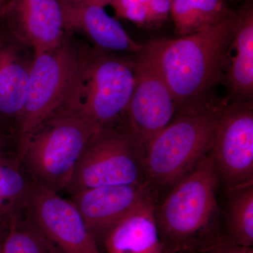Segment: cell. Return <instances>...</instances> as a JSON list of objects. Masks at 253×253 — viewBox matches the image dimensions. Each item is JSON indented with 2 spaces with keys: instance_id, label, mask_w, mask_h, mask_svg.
Listing matches in <instances>:
<instances>
[{
  "instance_id": "cell-1",
  "label": "cell",
  "mask_w": 253,
  "mask_h": 253,
  "mask_svg": "<svg viewBox=\"0 0 253 253\" xmlns=\"http://www.w3.org/2000/svg\"><path fill=\"white\" fill-rule=\"evenodd\" d=\"M219 178L210 151L156 201L158 233L169 253H206L225 241L218 202Z\"/></svg>"
},
{
  "instance_id": "cell-2",
  "label": "cell",
  "mask_w": 253,
  "mask_h": 253,
  "mask_svg": "<svg viewBox=\"0 0 253 253\" xmlns=\"http://www.w3.org/2000/svg\"><path fill=\"white\" fill-rule=\"evenodd\" d=\"M237 16L229 14L204 31L156 40L140 53L154 65L176 106L201 97L219 81Z\"/></svg>"
},
{
  "instance_id": "cell-3",
  "label": "cell",
  "mask_w": 253,
  "mask_h": 253,
  "mask_svg": "<svg viewBox=\"0 0 253 253\" xmlns=\"http://www.w3.org/2000/svg\"><path fill=\"white\" fill-rule=\"evenodd\" d=\"M226 99L203 96L181 105L150 143L144 157L146 180L159 196L187 174L212 148Z\"/></svg>"
},
{
  "instance_id": "cell-4",
  "label": "cell",
  "mask_w": 253,
  "mask_h": 253,
  "mask_svg": "<svg viewBox=\"0 0 253 253\" xmlns=\"http://www.w3.org/2000/svg\"><path fill=\"white\" fill-rule=\"evenodd\" d=\"M78 44L76 69L55 111L81 118L99 129L122 122L134 89L135 63Z\"/></svg>"
},
{
  "instance_id": "cell-5",
  "label": "cell",
  "mask_w": 253,
  "mask_h": 253,
  "mask_svg": "<svg viewBox=\"0 0 253 253\" xmlns=\"http://www.w3.org/2000/svg\"><path fill=\"white\" fill-rule=\"evenodd\" d=\"M99 130L84 120L55 111L19 146L18 163L35 184L65 191L86 145Z\"/></svg>"
},
{
  "instance_id": "cell-6",
  "label": "cell",
  "mask_w": 253,
  "mask_h": 253,
  "mask_svg": "<svg viewBox=\"0 0 253 253\" xmlns=\"http://www.w3.org/2000/svg\"><path fill=\"white\" fill-rule=\"evenodd\" d=\"M146 183L144 160L125 119L91 137L65 191L72 196L98 186Z\"/></svg>"
},
{
  "instance_id": "cell-7",
  "label": "cell",
  "mask_w": 253,
  "mask_h": 253,
  "mask_svg": "<svg viewBox=\"0 0 253 253\" xmlns=\"http://www.w3.org/2000/svg\"><path fill=\"white\" fill-rule=\"evenodd\" d=\"M78 44L71 34L54 49L34 55L27 97L16 128V151L61 104L77 62Z\"/></svg>"
},
{
  "instance_id": "cell-8",
  "label": "cell",
  "mask_w": 253,
  "mask_h": 253,
  "mask_svg": "<svg viewBox=\"0 0 253 253\" xmlns=\"http://www.w3.org/2000/svg\"><path fill=\"white\" fill-rule=\"evenodd\" d=\"M212 153L219 184L226 189L253 182V108L239 100L226 104L218 121Z\"/></svg>"
},
{
  "instance_id": "cell-9",
  "label": "cell",
  "mask_w": 253,
  "mask_h": 253,
  "mask_svg": "<svg viewBox=\"0 0 253 253\" xmlns=\"http://www.w3.org/2000/svg\"><path fill=\"white\" fill-rule=\"evenodd\" d=\"M134 63L135 81L126 121L144 160L150 143L172 121L177 106L154 65L141 54Z\"/></svg>"
},
{
  "instance_id": "cell-10",
  "label": "cell",
  "mask_w": 253,
  "mask_h": 253,
  "mask_svg": "<svg viewBox=\"0 0 253 253\" xmlns=\"http://www.w3.org/2000/svg\"><path fill=\"white\" fill-rule=\"evenodd\" d=\"M30 215L59 253H101L76 205L57 192L33 182Z\"/></svg>"
},
{
  "instance_id": "cell-11",
  "label": "cell",
  "mask_w": 253,
  "mask_h": 253,
  "mask_svg": "<svg viewBox=\"0 0 253 253\" xmlns=\"http://www.w3.org/2000/svg\"><path fill=\"white\" fill-rule=\"evenodd\" d=\"M1 19L34 55L57 47L68 35L59 0H4Z\"/></svg>"
},
{
  "instance_id": "cell-12",
  "label": "cell",
  "mask_w": 253,
  "mask_h": 253,
  "mask_svg": "<svg viewBox=\"0 0 253 253\" xmlns=\"http://www.w3.org/2000/svg\"><path fill=\"white\" fill-rule=\"evenodd\" d=\"M155 192L149 183L98 186L71 196L95 239L104 236L113 226Z\"/></svg>"
},
{
  "instance_id": "cell-13",
  "label": "cell",
  "mask_w": 253,
  "mask_h": 253,
  "mask_svg": "<svg viewBox=\"0 0 253 253\" xmlns=\"http://www.w3.org/2000/svg\"><path fill=\"white\" fill-rule=\"evenodd\" d=\"M61 4L68 34L84 33L101 50L140 52L144 49L145 46L133 41L102 6L88 2Z\"/></svg>"
},
{
  "instance_id": "cell-14",
  "label": "cell",
  "mask_w": 253,
  "mask_h": 253,
  "mask_svg": "<svg viewBox=\"0 0 253 253\" xmlns=\"http://www.w3.org/2000/svg\"><path fill=\"white\" fill-rule=\"evenodd\" d=\"M157 198L156 195L150 196L106 233L107 253H169L155 220Z\"/></svg>"
},
{
  "instance_id": "cell-15",
  "label": "cell",
  "mask_w": 253,
  "mask_h": 253,
  "mask_svg": "<svg viewBox=\"0 0 253 253\" xmlns=\"http://www.w3.org/2000/svg\"><path fill=\"white\" fill-rule=\"evenodd\" d=\"M24 44L0 45V120L11 121L15 136L18 120L27 97L32 61Z\"/></svg>"
},
{
  "instance_id": "cell-16",
  "label": "cell",
  "mask_w": 253,
  "mask_h": 253,
  "mask_svg": "<svg viewBox=\"0 0 253 253\" xmlns=\"http://www.w3.org/2000/svg\"><path fill=\"white\" fill-rule=\"evenodd\" d=\"M235 56L229 70V84L241 99H251L253 91V11L246 6L236 18L233 35Z\"/></svg>"
},
{
  "instance_id": "cell-17",
  "label": "cell",
  "mask_w": 253,
  "mask_h": 253,
  "mask_svg": "<svg viewBox=\"0 0 253 253\" xmlns=\"http://www.w3.org/2000/svg\"><path fill=\"white\" fill-rule=\"evenodd\" d=\"M225 241L253 247V182L226 189Z\"/></svg>"
},
{
  "instance_id": "cell-18",
  "label": "cell",
  "mask_w": 253,
  "mask_h": 253,
  "mask_svg": "<svg viewBox=\"0 0 253 253\" xmlns=\"http://www.w3.org/2000/svg\"><path fill=\"white\" fill-rule=\"evenodd\" d=\"M170 13L181 37L207 29L229 14L223 0H172Z\"/></svg>"
},
{
  "instance_id": "cell-19",
  "label": "cell",
  "mask_w": 253,
  "mask_h": 253,
  "mask_svg": "<svg viewBox=\"0 0 253 253\" xmlns=\"http://www.w3.org/2000/svg\"><path fill=\"white\" fill-rule=\"evenodd\" d=\"M53 247L32 219L27 204L10 217L1 253H50Z\"/></svg>"
},
{
  "instance_id": "cell-20",
  "label": "cell",
  "mask_w": 253,
  "mask_h": 253,
  "mask_svg": "<svg viewBox=\"0 0 253 253\" xmlns=\"http://www.w3.org/2000/svg\"><path fill=\"white\" fill-rule=\"evenodd\" d=\"M33 186L16 160L0 162V219L9 217L27 204Z\"/></svg>"
},
{
  "instance_id": "cell-21",
  "label": "cell",
  "mask_w": 253,
  "mask_h": 253,
  "mask_svg": "<svg viewBox=\"0 0 253 253\" xmlns=\"http://www.w3.org/2000/svg\"><path fill=\"white\" fill-rule=\"evenodd\" d=\"M172 0H149L147 4L148 23L158 22L168 17L171 11Z\"/></svg>"
},
{
  "instance_id": "cell-22",
  "label": "cell",
  "mask_w": 253,
  "mask_h": 253,
  "mask_svg": "<svg viewBox=\"0 0 253 253\" xmlns=\"http://www.w3.org/2000/svg\"><path fill=\"white\" fill-rule=\"evenodd\" d=\"M206 253H253V247H246L224 241L220 245Z\"/></svg>"
},
{
  "instance_id": "cell-23",
  "label": "cell",
  "mask_w": 253,
  "mask_h": 253,
  "mask_svg": "<svg viewBox=\"0 0 253 253\" xmlns=\"http://www.w3.org/2000/svg\"><path fill=\"white\" fill-rule=\"evenodd\" d=\"M149 0H113L111 2L116 14L118 16L126 11V10L132 9L141 5L147 4Z\"/></svg>"
},
{
  "instance_id": "cell-24",
  "label": "cell",
  "mask_w": 253,
  "mask_h": 253,
  "mask_svg": "<svg viewBox=\"0 0 253 253\" xmlns=\"http://www.w3.org/2000/svg\"><path fill=\"white\" fill-rule=\"evenodd\" d=\"M8 159H14L18 161L17 158H16L14 154H13L12 153L8 152V151H6L4 138H3L1 131H0V162Z\"/></svg>"
},
{
  "instance_id": "cell-25",
  "label": "cell",
  "mask_w": 253,
  "mask_h": 253,
  "mask_svg": "<svg viewBox=\"0 0 253 253\" xmlns=\"http://www.w3.org/2000/svg\"><path fill=\"white\" fill-rule=\"evenodd\" d=\"M9 218L10 217L6 218V219H0V253H1L3 239H4L6 229H7L8 222H9Z\"/></svg>"
},
{
  "instance_id": "cell-26",
  "label": "cell",
  "mask_w": 253,
  "mask_h": 253,
  "mask_svg": "<svg viewBox=\"0 0 253 253\" xmlns=\"http://www.w3.org/2000/svg\"><path fill=\"white\" fill-rule=\"evenodd\" d=\"M112 1L113 0H87L86 2L91 3V4L104 7L106 5L111 4Z\"/></svg>"
},
{
  "instance_id": "cell-27",
  "label": "cell",
  "mask_w": 253,
  "mask_h": 253,
  "mask_svg": "<svg viewBox=\"0 0 253 253\" xmlns=\"http://www.w3.org/2000/svg\"><path fill=\"white\" fill-rule=\"evenodd\" d=\"M60 2L62 3H78L86 2L87 0H59Z\"/></svg>"
},
{
  "instance_id": "cell-28",
  "label": "cell",
  "mask_w": 253,
  "mask_h": 253,
  "mask_svg": "<svg viewBox=\"0 0 253 253\" xmlns=\"http://www.w3.org/2000/svg\"><path fill=\"white\" fill-rule=\"evenodd\" d=\"M3 5H4V0H0V20L2 16Z\"/></svg>"
},
{
  "instance_id": "cell-29",
  "label": "cell",
  "mask_w": 253,
  "mask_h": 253,
  "mask_svg": "<svg viewBox=\"0 0 253 253\" xmlns=\"http://www.w3.org/2000/svg\"><path fill=\"white\" fill-rule=\"evenodd\" d=\"M1 44H2V42H1V41H0V45H1Z\"/></svg>"
}]
</instances>
